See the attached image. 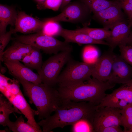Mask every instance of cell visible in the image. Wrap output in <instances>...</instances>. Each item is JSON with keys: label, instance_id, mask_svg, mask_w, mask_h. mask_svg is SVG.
<instances>
[{"label": "cell", "instance_id": "cell-1", "mask_svg": "<svg viewBox=\"0 0 132 132\" xmlns=\"http://www.w3.org/2000/svg\"><path fill=\"white\" fill-rule=\"evenodd\" d=\"M98 108V106L88 102L63 99L53 115L42 120L37 123L42 127L43 132H49L57 128H62L71 125L82 118L87 119L93 122Z\"/></svg>", "mask_w": 132, "mask_h": 132}, {"label": "cell", "instance_id": "cell-2", "mask_svg": "<svg viewBox=\"0 0 132 132\" xmlns=\"http://www.w3.org/2000/svg\"><path fill=\"white\" fill-rule=\"evenodd\" d=\"M22 84L24 94L33 104L38 112L39 120L45 119L62 103L63 99L57 90L43 83L35 84L23 79L16 78Z\"/></svg>", "mask_w": 132, "mask_h": 132}, {"label": "cell", "instance_id": "cell-3", "mask_svg": "<svg viewBox=\"0 0 132 132\" xmlns=\"http://www.w3.org/2000/svg\"><path fill=\"white\" fill-rule=\"evenodd\" d=\"M116 84L102 82L92 77L75 85L60 87L57 89L62 98L77 102H87L98 106L105 96L107 90Z\"/></svg>", "mask_w": 132, "mask_h": 132}, {"label": "cell", "instance_id": "cell-4", "mask_svg": "<svg viewBox=\"0 0 132 132\" xmlns=\"http://www.w3.org/2000/svg\"><path fill=\"white\" fill-rule=\"evenodd\" d=\"M59 75L56 84L59 87H66L80 84L90 79L92 76L94 64L80 62L70 58Z\"/></svg>", "mask_w": 132, "mask_h": 132}, {"label": "cell", "instance_id": "cell-5", "mask_svg": "<svg viewBox=\"0 0 132 132\" xmlns=\"http://www.w3.org/2000/svg\"><path fill=\"white\" fill-rule=\"evenodd\" d=\"M14 39L16 41L36 47L49 54H55L73 49L70 43L60 41L54 37L44 34L40 32L17 36Z\"/></svg>", "mask_w": 132, "mask_h": 132}, {"label": "cell", "instance_id": "cell-6", "mask_svg": "<svg viewBox=\"0 0 132 132\" xmlns=\"http://www.w3.org/2000/svg\"><path fill=\"white\" fill-rule=\"evenodd\" d=\"M91 12L83 2L76 0L66 6L59 14L43 21L80 23L84 26H87L90 23Z\"/></svg>", "mask_w": 132, "mask_h": 132}, {"label": "cell", "instance_id": "cell-7", "mask_svg": "<svg viewBox=\"0 0 132 132\" xmlns=\"http://www.w3.org/2000/svg\"><path fill=\"white\" fill-rule=\"evenodd\" d=\"M73 49L62 51L54 54L43 63L38 73L42 83L53 87L64 65L71 58Z\"/></svg>", "mask_w": 132, "mask_h": 132}, {"label": "cell", "instance_id": "cell-8", "mask_svg": "<svg viewBox=\"0 0 132 132\" xmlns=\"http://www.w3.org/2000/svg\"><path fill=\"white\" fill-rule=\"evenodd\" d=\"M131 103H132V80L122 84L111 93L106 94L98 106L121 108Z\"/></svg>", "mask_w": 132, "mask_h": 132}, {"label": "cell", "instance_id": "cell-9", "mask_svg": "<svg viewBox=\"0 0 132 132\" xmlns=\"http://www.w3.org/2000/svg\"><path fill=\"white\" fill-rule=\"evenodd\" d=\"M98 107L93 122L94 132L109 126H122L120 109L109 106Z\"/></svg>", "mask_w": 132, "mask_h": 132}, {"label": "cell", "instance_id": "cell-10", "mask_svg": "<svg viewBox=\"0 0 132 132\" xmlns=\"http://www.w3.org/2000/svg\"><path fill=\"white\" fill-rule=\"evenodd\" d=\"M120 5L116 1L108 8L94 13L93 17L100 23L104 28L109 30L118 23L125 21Z\"/></svg>", "mask_w": 132, "mask_h": 132}, {"label": "cell", "instance_id": "cell-11", "mask_svg": "<svg viewBox=\"0 0 132 132\" xmlns=\"http://www.w3.org/2000/svg\"><path fill=\"white\" fill-rule=\"evenodd\" d=\"M116 55L113 50L110 49L100 56L94 63L92 77L101 82L108 81L111 74Z\"/></svg>", "mask_w": 132, "mask_h": 132}, {"label": "cell", "instance_id": "cell-12", "mask_svg": "<svg viewBox=\"0 0 132 132\" xmlns=\"http://www.w3.org/2000/svg\"><path fill=\"white\" fill-rule=\"evenodd\" d=\"M132 80V66L120 55L114 59L110 77L108 81L111 84H124Z\"/></svg>", "mask_w": 132, "mask_h": 132}, {"label": "cell", "instance_id": "cell-13", "mask_svg": "<svg viewBox=\"0 0 132 132\" xmlns=\"http://www.w3.org/2000/svg\"><path fill=\"white\" fill-rule=\"evenodd\" d=\"M17 17L13 29L14 33H30L40 32L45 22L34 18L22 11L18 12Z\"/></svg>", "mask_w": 132, "mask_h": 132}, {"label": "cell", "instance_id": "cell-14", "mask_svg": "<svg viewBox=\"0 0 132 132\" xmlns=\"http://www.w3.org/2000/svg\"><path fill=\"white\" fill-rule=\"evenodd\" d=\"M4 62L9 73L16 78H21L35 84L42 83L38 73H34L20 61H6Z\"/></svg>", "mask_w": 132, "mask_h": 132}, {"label": "cell", "instance_id": "cell-15", "mask_svg": "<svg viewBox=\"0 0 132 132\" xmlns=\"http://www.w3.org/2000/svg\"><path fill=\"white\" fill-rule=\"evenodd\" d=\"M130 29L124 21L116 24L111 29L110 36L105 40L110 49L113 50L118 46L127 45Z\"/></svg>", "mask_w": 132, "mask_h": 132}, {"label": "cell", "instance_id": "cell-16", "mask_svg": "<svg viewBox=\"0 0 132 132\" xmlns=\"http://www.w3.org/2000/svg\"><path fill=\"white\" fill-rule=\"evenodd\" d=\"M59 36L63 37L67 42L76 43L79 45L86 44H98L108 46L106 42L95 40L76 30H69L62 27Z\"/></svg>", "mask_w": 132, "mask_h": 132}, {"label": "cell", "instance_id": "cell-17", "mask_svg": "<svg viewBox=\"0 0 132 132\" xmlns=\"http://www.w3.org/2000/svg\"><path fill=\"white\" fill-rule=\"evenodd\" d=\"M27 119L26 122L32 126L42 130L36 122L34 116L38 114L37 110H35L30 107L24 98L22 92L14 96L10 101Z\"/></svg>", "mask_w": 132, "mask_h": 132}, {"label": "cell", "instance_id": "cell-18", "mask_svg": "<svg viewBox=\"0 0 132 132\" xmlns=\"http://www.w3.org/2000/svg\"><path fill=\"white\" fill-rule=\"evenodd\" d=\"M33 46L16 41L4 51L2 55L3 61H21L26 55L30 54Z\"/></svg>", "mask_w": 132, "mask_h": 132}, {"label": "cell", "instance_id": "cell-19", "mask_svg": "<svg viewBox=\"0 0 132 132\" xmlns=\"http://www.w3.org/2000/svg\"><path fill=\"white\" fill-rule=\"evenodd\" d=\"M17 15L18 12L14 7L0 4V34L6 33L8 25L15 26Z\"/></svg>", "mask_w": 132, "mask_h": 132}, {"label": "cell", "instance_id": "cell-20", "mask_svg": "<svg viewBox=\"0 0 132 132\" xmlns=\"http://www.w3.org/2000/svg\"><path fill=\"white\" fill-rule=\"evenodd\" d=\"M12 103L3 95H0V124L4 127L7 126V123L10 120V115L14 112L22 114L16 108L12 106Z\"/></svg>", "mask_w": 132, "mask_h": 132}, {"label": "cell", "instance_id": "cell-21", "mask_svg": "<svg viewBox=\"0 0 132 132\" xmlns=\"http://www.w3.org/2000/svg\"><path fill=\"white\" fill-rule=\"evenodd\" d=\"M9 130L14 132H42V130L34 127L25 122L22 116H20L14 122L9 120L7 124Z\"/></svg>", "mask_w": 132, "mask_h": 132}, {"label": "cell", "instance_id": "cell-22", "mask_svg": "<svg viewBox=\"0 0 132 132\" xmlns=\"http://www.w3.org/2000/svg\"><path fill=\"white\" fill-rule=\"evenodd\" d=\"M76 30L88 35L95 40L98 41L105 40L110 36L111 34V30L104 28H92L84 26Z\"/></svg>", "mask_w": 132, "mask_h": 132}, {"label": "cell", "instance_id": "cell-23", "mask_svg": "<svg viewBox=\"0 0 132 132\" xmlns=\"http://www.w3.org/2000/svg\"><path fill=\"white\" fill-rule=\"evenodd\" d=\"M79 0L83 2L93 14L108 8L115 2V1L109 0Z\"/></svg>", "mask_w": 132, "mask_h": 132}, {"label": "cell", "instance_id": "cell-24", "mask_svg": "<svg viewBox=\"0 0 132 132\" xmlns=\"http://www.w3.org/2000/svg\"><path fill=\"white\" fill-rule=\"evenodd\" d=\"M122 126L124 132H132V103L121 109Z\"/></svg>", "mask_w": 132, "mask_h": 132}, {"label": "cell", "instance_id": "cell-25", "mask_svg": "<svg viewBox=\"0 0 132 132\" xmlns=\"http://www.w3.org/2000/svg\"><path fill=\"white\" fill-rule=\"evenodd\" d=\"M43 21L45 23L41 33L53 37L59 36L62 28L59 22L51 21Z\"/></svg>", "mask_w": 132, "mask_h": 132}, {"label": "cell", "instance_id": "cell-26", "mask_svg": "<svg viewBox=\"0 0 132 132\" xmlns=\"http://www.w3.org/2000/svg\"><path fill=\"white\" fill-rule=\"evenodd\" d=\"M71 126L72 132H94L93 122L87 119H81L73 123Z\"/></svg>", "mask_w": 132, "mask_h": 132}, {"label": "cell", "instance_id": "cell-27", "mask_svg": "<svg viewBox=\"0 0 132 132\" xmlns=\"http://www.w3.org/2000/svg\"><path fill=\"white\" fill-rule=\"evenodd\" d=\"M99 55L97 49L92 45H87L83 49V58L84 62L86 63H94L99 57Z\"/></svg>", "mask_w": 132, "mask_h": 132}, {"label": "cell", "instance_id": "cell-28", "mask_svg": "<svg viewBox=\"0 0 132 132\" xmlns=\"http://www.w3.org/2000/svg\"><path fill=\"white\" fill-rule=\"evenodd\" d=\"M30 55L31 60L32 68L37 70L38 74L41 70L43 63L40 50L33 46V49L30 54Z\"/></svg>", "mask_w": 132, "mask_h": 132}, {"label": "cell", "instance_id": "cell-29", "mask_svg": "<svg viewBox=\"0 0 132 132\" xmlns=\"http://www.w3.org/2000/svg\"><path fill=\"white\" fill-rule=\"evenodd\" d=\"M62 0H46L44 2L38 3L37 7L40 10L48 9L54 11L60 9Z\"/></svg>", "mask_w": 132, "mask_h": 132}, {"label": "cell", "instance_id": "cell-30", "mask_svg": "<svg viewBox=\"0 0 132 132\" xmlns=\"http://www.w3.org/2000/svg\"><path fill=\"white\" fill-rule=\"evenodd\" d=\"M13 28H10L8 32L0 34V60L3 62L2 55L4 49L11 39V35L14 33Z\"/></svg>", "mask_w": 132, "mask_h": 132}, {"label": "cell", "instance_id": "cell-31", "mask_svg": "<svg viewBox=\"0 0 132 132\" xmlns=\"http://www.w3.org/2000/svg\"><path fill=\"white\" fill-rule=\"evenodd\" d=\"M120 55L128 64L132 66V46L129 45L118 46Z\"/></svg>", "mask_w": 132, "mask_h": 132}, {"label": "cell", "instance_id": "cell-32", "mask_svg": "<svg viewBox=\"0 0 132 132\" xmlns=\"http://www.w3.org/2000/svg\"><path fill=\"white\" fill-rule=\"evenodd\" d=\"M19 81L16 79H9L6 87L7 90L15 96L22 92L19 86Z\"/></svg>", "mask_w": 132, "mask_h": 132}, {"label": "cell", "instance_id": "cell-33", "mask_svg": "<svg viewBox=\"0 0 132 132\" xmlns=\"http://www.w3.org/2000/svg\"><path fill=\"white\" fill-rule=\"evenodd\" d=\"M127 15L129 21L132 18V0H116Z\"/></svg>", "mask_w": 132, "mask_h": 132}, {"label": "cell", "instance_id": "cell-34", "mask_svg": "<svg viewBox=\"0 0 132 132\" xmlns=\"http://www.w3.org/2000/svg\"><path fill=\"white\" fill-rule=\"evenodd\" d=\"M120 126H113L104 127L99 130L98 132H123Z\"/></svg>", "mask_w": 132, "mask_h": 132}, {"label": "cell", "instance_id": "cell-35", "mask_svg": "<svg viewBox=\"0 0 132 132\" xmlns=\"http://www.w3.org/2000/svg\"><path fill=\"white\" fill-rule=\"evenodd\" d=\"M30 54L25 55L21 61L23 62L25 66L31 69L32 68V64Z\"/></svg>", "mask_w": 132, "mask_h": 132}, {"label": "cell", "instance_id": "cell-36", "mask_svg": "<svg viewBox=\"0 0 132 132\" xmlns=\"http://www.w3.org/2000/svg\"><path fill=\"white\" fill-rule=\"evenodd\" d=\"M71 0H62V2L60 9L61 11L70 2Z\"/></svg>", "mask_w": 132, "mask_h": 132}, {"label": "cell", "instance_id": "cell-37", "mask_svg": "<svg viewBox=\"0 0 132 132\" xmlns=\"http://www.w3.org/2000/svg\"><path fill=\"white\" fill-rule=\"evenodd\" d=\"M127 45L132 46V33H130L129 36Z\"/></svg>", "mask_w": 132, "mask_h": 132}, {"label": "cell", "instance_id": "cell-38", "mask_svg": "<svg viewBox=\"0 0 132 132\" xmlns=\"http://www.w3.org/2000/svg\"><path fill=\"white\" fill-rule=\"evenodd\" d=\"M0 66V72L1 74H3L4 73L6 70L5 69V68L4 67L2 66Z\"/></svg>", "mask_w": 132, "mask_h": 132}, {"label": "cell", "instance_id": "cell-39", "mask_svg": "<svg viewBox=\"0 0 132 132\" xmlns=\"http://www.w3.org/2000/svg\"><path fill=\"white\" fill-rule=\"evenodd\" d=\"M128 25L130 28H131L132 27V18L131 20L129 21V22Z\"/></svg>", "mask_w": 132, "mask_h": 132}, {"label": "cell", "instance_id": "cell-40", "mask_svg": "<svg viewBox=\"0 0 132 132\" xmlns=\"http://www.w3.org/2000/svg\"><path fill=\"white\" fill-rule=\"evenodd\" d=\"M38 2V3H43L46 0H35Z\"/></svg>", "mask_w": 132, "mask_h": 132}]
</instances>
